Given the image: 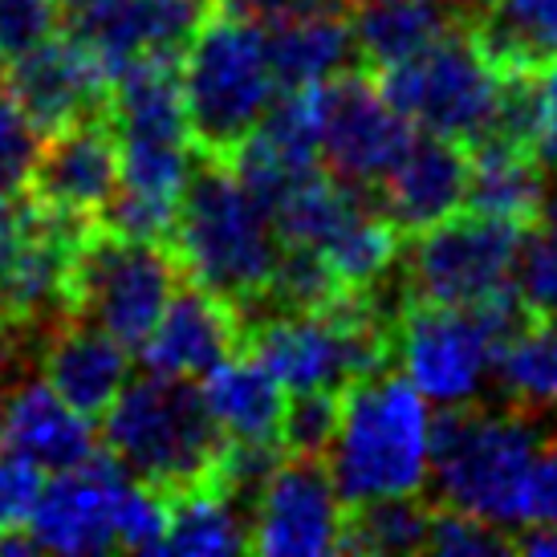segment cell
Returning a JSON list of instances; mask_svg holds the SVG:
<instances>
[{"instance_id": "obj_5", "label": "cell", "mask_w": 557, "mask_h": 557, "mask_svg": "<svg viewBox=\"0 0 557 557\" xmlns=\"http://www.w3.org/2000/svg\"><path fill=\"white\" fill-rule=\"evenodd\" d=\"M342 505L419 493L432 468V411L407 374H371L342 391L338 435L325 451Z\"/></svg>"}, {"instance_id": "obj_13", "label": "cell", "mask_w": 557, "mask_h": 557, "mask_svg": "<svg viewBox=\"0 0 557 557\" xmlns=\"http://www.w3.org/2000/svg\"><path fill=\"white\" fill-rule=\"evenodd\" d=\"M216 0H82L65 33L90 49L110 78L143 53H184Z\"/></svg>"}, {"instance_id": "obj_10", "label": "cell", "mask_w": 557, "mask_h": 557, "mask_svg": "<svg viewBox=\"0 0 557 557\" xmlns=\"http://www.w3.org/2000/svg\"><path fill=\"white\" fill-rule=\"evenodd\" d=\"M313 123L318 163L338 184L371 196L411 143V123L387 102L367 65L346 70L330 82H313Z\"/></svg>"}, {"instance_id": "obj_11", "label": "cell", "mask_w": 557, "mask_h": 557, "mask_svg": "<svg viewBox=\"0 0 557 557\" xmlns=\"http://www.w3.org/2000/svg\"><path fill=\"white\" fill-rule=\"evenodd\" d=\"M342 509L325 460L285 456L252 512V554H338Z\"/></svg>"}, {"instance_id": "obj_20", "label": "cell", "mask_w": 557, "mask_h": 557, "mask_svg": "<svg viewBox=\"0 0 557 557\" xmlns=\"http://www.w3.org/2000/svg\"><path fill=\"white\" fill-rule=\"evenodd\" d=\"M264 41H269V58H273L281 90L330 82L362 65L355 21L346 16V9L264 25Z\"/></svg>"}, {"instance_id": "obj_39", "label": "cell", "mask_w": 557, "mask_h": 557, "mask_svg": "<svg viewBox=\"0 0 557 557\" xmlns=\"http://www.w3.org/2000/svg\"><path fill=\"white\" fill-rule=\"evenodd\" d=\"M557 236V171H545V196H542V216H537Z\"/></svg>"}, {"instance_id": "obj_22", "label": "cell", "mask_w": 557, "mask_h": 557, "mask_svg": "<svg viewBox=\"0 0 557 557\" xmlns=\"http://www.w3.org/2000/svg\"><path fill=\"white\" fill-rule=\"evenodd\" d=\"M203 399L228 440H277L281 435L285 387L248 350L224 358L216 371L203 374Z\"/></svg>"}, {"instance_id": "obj_7", "label": "cell", "mask_w": 557, "mask_h": 557, "mask_svg": "<svg viewBox=\"0 0 557 557\" xmlns=\"http://www.w3.org/2000/svg\"><path fill=\"white\" fill-rule=\"evenodd\" d=\"M529 310L517 289L493 294L476 306H419L399 318V362L419 395L435 407L476 403L493 379L500 346L521 330Z\"/></svg>"}, {"instance_id": "obj_16", "label": "cell", "mask_w": 557, "mask_h": 557, "mask_svg": "<svg viewBox=\"0 0 557 557\" xmlns=\"http://www.w3.org/2000/svg\"><path fill=\"white\" fill-rule=\"evenodd\" d=\"M4 86L46 135L90 114H107L110 102V74L70 33H58L13 58L4 70Z\"/></svg>"}, {"instance_id": "obj_31", "label": "cell", "mask_w": 557, "mask_h": 557, "mask_svg": "<svg viewBox=\"0 0 557 557\" xmlns=\"http://www.w3.org/2000/svg\"><path fill=\"white\" fill-rule=\"evenodd\" d=\"M114 537L126 554H163L168 545V496L147 488L139 480H126L114 512Z\"/></svg>"}, {"instance_id": "obj_34", "label": "cell", "mask_w": 557, "mask_h": 557, "mask_svg": "<svg viewBox=\"0 0 557 557\" xmlns=\"http://www.w3.org/2000/svg\"><path fill=\"white\" fill-rule=\"evenodd\" d=\"M46 488V468L0 444V529H25L37 496Z\"/></svg>"}, {"instance_id": "obj_23", "label": "cell", "mask_w": 557, "mask_h": 557, "mask_svg": "<svg viewBox=\"0 0 557 557\" xmlns=\"http://www.w3.org/2000/svg\"><path fill=\"white\" fill-rule=\"evenodd\" d=\"M493 387L512 411L557 423V318L529 313L496 355Z\"/></svg>"}, {"instance_id": "obj_15", "label": "cell", "mask_w": 557, "mask_h": 557, "mask_svg": "<svg viewBox=\"0 0 557 557\" xmlns=\"http://www.w3.org/2000/svg\"><path fill=\"white\" fill-rule=\"evenodd\" d=\"M468 175H472V151L465 143L419 131L403 147L395 168L371 191L374 208L407 240V236L428 233L440 220L456 216L465 208Z\"/></svg>"}, {"instance_id": "obj_33", "label": "cell", "mask_w": 557, "mask_h": 557, "mask_svg": "<svg viewBox=\"0 0 557 557\" xmlns=\"http://www.w3.org/2000/svg\"><path fill=\"white\" fill-rule=\"evenodd\" d=\"M65 29L62 0H0V53L13 62L21 53Z\"/></svg>"}, {"instance_id": "obj_18", "label": "cell", "mask_w": 557, "mask_h": 557, "mask_svg": "<svg viewBox=\"0 0 557 557\" xmlns=\"http://www.w3.org/2000/svg\"><path fill=\"white\" fill-rule=\"evenodd\" d=\"M0 444L29 456L46 472H65L90 460L102 448V435L46 379L21 374L0 391Z\"/></svg>"}, {"instance_id": "obj_38", "label": "cell", "mask_w": 557, "mask_h": 557, "mask_svg": "<svg viewBox=\"0 0 557 557\" xmlns=\"http://www.w3.org/2000/svg\"><path fill=\"white\" fill-rule=\"evenodd\" d=\"M533 156L542 171H557V65L542 74V119H537V143Z\"/></svg>"}, {"instance_id": "obj_1", "label": "cell", "mask_w": 557, "mask_h": 557, "mask_svg": "<svg viewBox=\"0 0 557 557\" xmlns=\"http://www.w3.org/2000/svg\"><path fill=\"white\" fill-rule=\"evenodd\" d=\"M171 248L187 277L233 301L248 330L261 313L285 245L273 216L252 200L233 163L196 156L180 191Z\"/></svg>"}, {"instance_id": "obj_32", "label": "cell", "mask_w": 557, "mask_h": 557, "mask_svg": "<svg viewBox=\"0 0 557 557\" xmlns=\"http://www.w3.org/2000/svg\"><path fill=\"white\" fill-rule=\"evenodd\" d=\"M512 289L533 318H557V236L529 233L512 264Z\"/></svg>"}, {"instance_id": "obj_29", "label": "cell", "mask_w": 557, "mask_h": 557, "mask_svg": "<svg viewBox=\"0 0 557 557\" xmlns=\"http://www.w3.org/2000/svg\"><path fill=\"white\" fill-rule=\"evenodd\" d=\"M41 139H46V131L25 114L9 86H0V200L25 196Z\"/></svg>"}, {"instance_id": "obj_41", "label": "cell", "mask_w": 557, "mask_h": 557, "mask_svg": "<svg viewBox=\"0 0 557 557\" xmlns=\"http://www.w3.org/2000/svg\"><path fill=\"white\" fill-rule=\"evenodd\" d=\"M4 62H9V58H4V53H0V82H4V70H9V65H4Z\"/></svg>"}, {"instance_id": "obj_2", "label": "cell", "mask_w": 557, "mask_h": 557, "mask_svg": "<svg viewBox=\"0 0 557 557\" xmlns=\"http://www.w3.org/2000/svg\"><path fill=\"white\" fill-rule=\"evenodd\" d=\"M102 448L126 476L175 496L212 480L228 435L208 411L203 387L184 374L143 371L102 416Z\"/></svg>"}, {"instance_id": "obj_17", "label": "cell", "mask_w": 557, "mask_h": 557, "mask_svg": "<svg viewBox=\"0 0 557 557\" xmlns=\"http://www.w3.org/2000/svg\"><path fill=\"white\" fill-rule=\"evenodd\" d=\"M236 350H245L240 310L187 273L159 313L156 330L139 346L147 371L184 374V379H203Z\"/></svg>"}, {"instance_id": "obj_4", "label": "cell", "mask_w": 557, "mask_h": 557, "mask_svg": "<svg viewBox=\"0 0 557 557\" xmlns=\"http://www.w3.org/2000/svg\"><path fill=\"white\" fill-rule=\"evenodd\" d=\"M180 82L191 151L233 163L281 90L264 25L216 0L187 41Z\"/></svg>"}, {"instance_id": "obj_9", "label": "cell", "mask_w": 557, "mask_h": 557, "mask_svg": "<svg viewBox=\"0 0 557 557\" xmlns=\"http://www.w3.org/2000/svg\"><path fill=\"white\" fill-rule=\"evenodd\" d=\"M521 240L525 224L460 208L428 233L407 236V248H399L403 294L419 306H476L505 294Z\"/></svg>"}, {"instance_id": "obj_35", "label": "cell", "mask_w": 557, "mask_h": 557, "mask_svg": "<svg viewBox=\"0 0 557 557\" xmlns=\"http://www.w3.org/2000/svg\"><path fill=\"white\" fill-rule=\"evenodd\" d=\"M557 525V435H549L529 468L525 500H521V533Z\"/></svg>"}, {"instance_id": "obj_27", "label": "cell", "mask_w": 557, "mask_h": 557, "mask_svg": "<svg viewBox=\"0 0 557 557\" xmlns=\"http://www.w3.org/2000/svg\"><path fill=\"white\" fill-rule=\"evenodd\" d=\"M432 500L423 493L374 496L342 509L338 554H419L428 549Z\"/></svg>"}, {"instance_id": "obj_8", "label": "cell", "mask_w": 557, "mask_h": 557, "mask_svg": "<svg viewBox=\"0 0 557 557\" xmlns=\"http://www.w3.org/2000/svg\"><path fill=\"white\" fill-rule=\"evenodd\" d=\"M379 90L419 131L465 143L468 151L488 139L500 102V74L480 58L468 25H451L432 46L374 74Z\"/></svg>"}, {"instance_id": "obj_24", "label": "cell", "mask_w": 557, "mask_h": 557, "mask_svg": "<svg viewBox=\"0 0 557 557\" xmlns=\"http://www.w3.org/2000/svg\"><path fill=\"white\" fill-rule=\"evenodd\" d=\"M545 171L533 151L505 147V143H480L472 147V175H468L465 208L480 216L512 220L533 228L542 216Z\"/></svg>"}, {"instance_id": "obj_6", "label": "cell", "mask_w": 557, "mask_h": 557, "mask_svg": "<svg viewBox=\"0 0 557 557\" xmlns=\"http://www.w3.org/2000/svg\"><path fill=\"white\" fill-rule=\"evenodd\" d=\"M180 281L184 264L171 245L131 240L90 220L70 248L65 313L107 330L126 350H139Z\"/></svg>"}, {"instance_id": "obj_3", "label": "cell", "mask_w": 557, "mask_h": 557, "mask_svg": "<svg viewBox=\"0 0 557 557\" xmlns=\"http://www.w3.org/2000/svg\"><path fill=\"white\" fill-rule=\"evenodd\" d=\"M554 435L545 419L521 411H488L480 403L440 407L432 416L428 488L435 505L472 512L496 529H521L529 468Z\"/></svg>"}, {"instance_id": "obj_28", "label": "cell", "mask_w": 557, "mask_h": 557, "mask_svg": "<svg viewBox=\"0 0 557 557\" xmlns=\"http://www.w3.org/2000/svg\"><path fill=\"white\" fill-rule=\"evenodd\" d=\"M342 391H285L281 411V448L285 456L325 460V451L338 435Z\"/></svg>"}, {"instance_id": "obj_42", "label": "cell", "mask_w": 557, "mask_h": 557, "mask_svg": "<svg viewBox=\"0 0 557 557\" xmlns=\"http://www.w3.org/2000/svg\"><path fill=\"white\" fill-rule=\"evenodd\" d=\"M346 4H362V0H346Z\"/></svg>"}, {"instance_id": "obj_21", "label": "cell", "mask_w": 557, "mask_h": 557, "mask_svg": "<svg viewBox=\"0 0 557 557\" xmlns=\"http://www.w3.org/2000/svg\"><path fill=\"white\" fill-rule=\"evenodd\" d=\"M468 33L500 78H542L557 65V0H493L476 21H468Z\"/></svg>"}, {"instance_id": "obj_30", "label": "cell", "mask_w": 557, "mask_h": 557, "mask_svg": "<svg viewBox=\"0 0 557 557\" xmlns=\"http://www.w3.org/2000/svg\"><path fill=\"white\" fill-rule=\"evenodd\" d=\"M428 554L444 557H496L517 554V537L505 529L480 521L472 512H460L451 505H435L432 500V529H428Z\"/></svg>"}, {"instance_id": "obj_26", "label": "cell", "mask_w": 557, "mask_h": 557, "mask_svg": "<svg viewBox=\"0 0 557 557\" xmlns=\"http://www.w3.org/2000/svg\"><path fill=\"white\" fill-rule=\"evenodd\" d=\"M163 554H252V517L212 484L168 496Z\"/></svg>"}, {"instance_id": "obj_14", "label": "cell", "mask_w": 557, "mask_h": 557, "mask_svg": "<svg viewBox=\"0 0 557 557\" xmlns=\"http://www.w3.org/2000/svg\"><path fill=\"white\" fill-rule=\"evenodd\" d=\"M126 472L107 448H98L90 460L65 468L37 496L29 512V537L37 549L53 554H107L119 549L114 537V512L126 488Z\"/></svg>"}, {"instance_id": "obj_12", "label": "cell", "mask_w": 557, "mask_h": 557, "mask_svg": "<svg viewBox=\"0 0 557 557\" xmlns=\"http://www.w3.org/2000/svg\"><path fill=\"white\" fill-rule=\"evenodd\" d=\"M119 187V139L107 114L65 123L41 139L25 200L46 212L94 220Z\"/></svg>"}, {"instance_id": "obj_40", "label": "cell", "mask_w": 557, "mask_h": 557, "mask_svg": "<svg viewBox=\"0 0 557 557\" xmlns=\"http://www.w3.org/2000/svg\"><path fill=\"white\" fill-rule=\"evenodd\" d=\"M444 4H448L451 16H456L460 25H468V21H476V16L484 13V9L493 4V0H444Z\"/></svg>"}, {"instance_id": "obj_37", "label": "cell", "mask_w": 557, "mask_h": 557, "mask_svg": "<svg viewBox=\"0 0 557 557\" xmlns=\"http://www.w3.org/2000/svg\"><path fill=\"white\" fill-rule=\"evenodd\" d=\"M16 245H21V196L0 200V325L9 322V281H13Z\"/></svg>"}, {"instance_id": "obj_19", "label": "cell", "mask_w": 557, "mask_h": 557, "mask_svg": "<svg viewBox=\"0 0 557 557\" xmlns=\"http://www.w3.org/2000/svg\"><path fill=\"white\" fill-rule=\"evenodd\" d=\"M46 383L86 419H102L131 379V350L107 330L62 313L41 338Z\"/></svg>"}, {"instance_id": "obj_36", "label": "cell", "mask_w": 557, "mask_h": 557, "mask_svg": "<svg viewBox=\"0 0 557 557\" xmlns=\"http://www.w3.org/2000/svg\"><path fill=\"white\" fill-rule=\"evenodd\" d=\"M228 9L252 16L257 25H277V21H294V16L330 13V9H346V0H224Z\"/></svg>"}, {"instance_id": "obj_25", "label": "cell", "mask_w": 557, "mask_h": 557, "mask_svg": "<svg viewBox=\"0 0 557 557\" xmlns=\"http://www.w3.org/2000/svg\"><path fill=\"white\" fill-rule=\"evenodd\" d=\"M355 37L362 65L379 74L432 46L440 33L460 25L444 0H362L355 4Z\"/></svg>"}]
</instances>
